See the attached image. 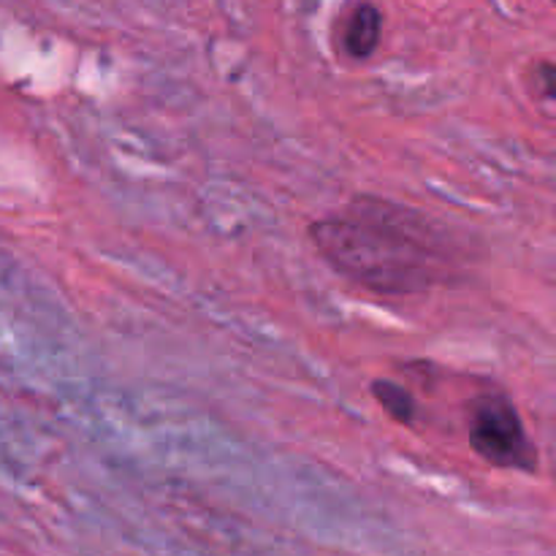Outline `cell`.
I'll list each match as a JSON object with an SVG mask.
<instances>
[{
	"instance_id": "3957f363",
	"label": "cell",
	"mask_w": 556,
	"mask_h": 556,
	"mask_svg": "<svg viewBox=\"0 0 556 556\" xmlns=\"http://www.w3.org/2000/svg\"><path fill=\"white\" fill-rule=\"evenodd\" d=\"M380 33H383V14L375 3L362 0V3L353 5L345 25H342V49H345L348 58L367 60L378 49Z\"/></svg>"
},
{
	"instance_id": "277c9868",
	"label": "cell",
	"mask_w": 556,
	"mask_h": 556,
	"mask_svg": "<svg viewBox=\"0 0 556 556\" xmlns=\"http://www.w3.org/2000/svg\"><path fill=\"white\" fill-rule=\"evenodd\" d=\"M372 396L394 421L413 424V418H416V400H413L410 391L402 389V386L391 383V380H375Z\"/></svg>"
},
{
	"instance_id": "7a4b0ae2",
	"label": "cell",
	"mask_w": 556,
	"mask_h": 556,
	"mask_svg": "<svg viewBox=\"0 0 556 556\" xmlns=\"http://www.w3.org/2000/svg\"><path fill=\"white\" fill-rule=\"evenodd\" d=\"M467 438L486 465L538 472V448L527 438L516 405L503 391H483L467 402Z\"/></svg>"
},
{
	"instance_id": "6da1fadb",
	"label": "cell",
	"mask_w": 556,
	"mask_h": 556,
	"mask_svg": "<svg viewBox=\"0 0 556 556\" xmlns=\"http://www.w3.org/2000/svg\"><path fill=\"white\" fill-rule=\"evenodd\" d=\"M320 258L380 296H413L448 277V250L421 212L394 201L356 195L342 215L309 226Z\"/></svg>"
}]
</instances>
